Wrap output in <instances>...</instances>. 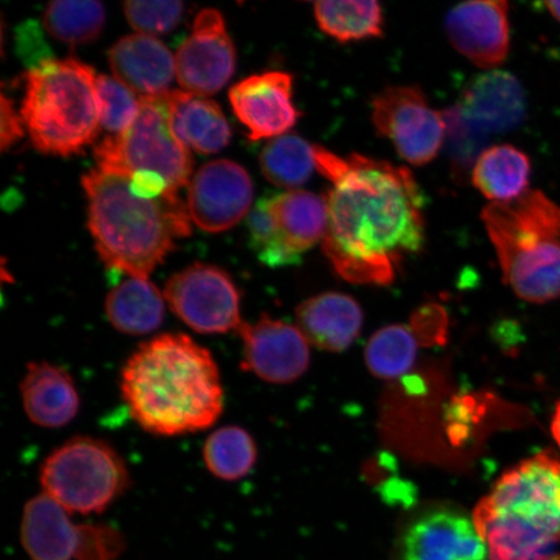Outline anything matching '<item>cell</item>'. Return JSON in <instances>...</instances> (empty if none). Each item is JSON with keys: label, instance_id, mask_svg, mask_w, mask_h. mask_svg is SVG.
<instances>
[{"label": "cell", "instance_id": "6da1fadb", "mask_svg": "<svg viewBox=\"0 0 560 560\" xmlns=\"http://www.w3.org/2000/svg\"><path fill=\"white\" fill-rule=\"evenodd\" d=\"M315 170L330 182L322 247L354 284L388 285L424 244V196L408 167L314 145Z\"/></svg>", "mask_w": 560, "mask_h": 560}, {"label": "cell", "instance_id": "7a4b0ae2", "mask_svg": "<svg viewBox=\"0 0 560 560\" xmlns=\"http://www.w3.org/2000/svg\"><path fill=\"white\" fill-rule=\"evenodd\" d=\"M121 395L140 429L158 436L205 431L223 411L212 353L185 334L159 335L126 361Z\"/></svg>", "mask_w": 560, "mask_h": 560}, {"label": "cell", "instance_id": "3957f363", "mask_svg": "<svg viewBox=\"0 0 560 560\" xmlns=\"http://www.w3.org/2000/svg\"><path fill=\"white\" fill-rule=\"evenodd\" d=\"M89 200L88 225L102 261L129 278L149 279L191 234L187 206L177 194L142 198L132 192L128 174L97 166L82 177Z\"/></svg>", "mask_w": 560, "mask_h": 560}, {"label": "cell", "instance_id": "277c9868", "mask_svg": "<svg viewBox=\"0 0 560 560\" xmlns=\"http://www.w3.org/2000/svg\"><path fill=\"white\" fill-rule=\"evenodd\" d=\"M490 560H552L560 555V458L545 451L503 474L476 506Z\"/></svg>", "mask_w": 560, "mask_h": 560}, {"label": "cell", "instance_id": "5b68a950", "mask_svg": "<svg viewBox=\"0 0 560 560\" xmlns=\"http://www.w3.org/2000/svg\"><path fill=\"white\" fill-rule=\"evenodd\" d=\"M503 279L527 303L560 298V207L541 191L482 210Z\"/></svg>", "mask_w": 560, "mask_h": 560}, {"label": "cell", "instance_id": "8992f818", "mask_svg": "<svg viewBox=\"0 0 560 560\" xmlns=\"http://www.w3.org/2000/svg\"><path fill=\"white\" fill-rule=\"evenodd\" d=\"M20 115L35 150L68 158L100 135L95 70L79 59L48 60L24 75Z\"/></svg>", "mask_w": 560, "mask_h": 560}, {"label": "cell", "instance_id": "52a82bcc", "mask_svg": "<svg viewBox=\"0 0 560 560\" xmlns=\"http://www.w3.org/2000/svg\"><path fill=\"white\" fill-rule=\"evenodd\" d=\"M40 485L70 514H101L130 487V475L114 447L81 436L48 455L40 468Z\"/></svg>", "mask_w": 560, "mask_h": 560}, {"label": "cell", "instance_id": "ba28073f", "mask_svg": "<svg viewBox=\"0 0 560 560\" xmlns=\"http://www.w3.org/2000/svg\"><path fill=\"white\" fill-rule=\"evenodd\" d=\"M95 160L104 170L128 175L155 173L166 180L174 194L191 182V152L174 135L167 93L140 97L135 122L122 135L109 136L97 144Z\"/></svg>", "mask_w": 560, "mask_h": 560}, {"label": "cell", "instance_id": "9c48e42d", "mask_svg": "<svg viewBox=\"0 0 560 560\" xmlns=\"http://www.w3.org/2000/svg\"><path fill=\"white\" fill-rule=\"evenodd\" d=\"M164 298L174 314L196 332L228 334L243 325L241 292L219 266H188L167 280Z\"/></svg>", "mask_w": 560, "mask_h": 560}, {"label": "cell", "instance_id": "30bf717a", "mask_svg": "<svg viewBox=\"0 0 560 560\" xmlns=\"http://www.w3.org/2000/svg\"><path fill=\"white\" fill-rule=\"evenodd\" d=\"M373 122L409 164L431 163L443 149L446 124L416 86H392L375 96Z\"/></svg>", "mask_w": 560, "mask_h": 560}, {"label": "cell", "instance_id": "8fae6325", "mask_svg": "<svg viewBox=\"0 0 560 560\" xmlns=\"http://www.w3.org/2000/svg\"><path fill=\"white\" fill-rule=\"evenodd\" d=\"M175 68L186 93L207 97L225 88L235 73L236 51L220 11L199 12L190 37L175 55Z\"/></svg>", "mask_w": 560, "mask_h": 560}, {"label": "cell", "instance_id": "7c38bea8", "mask_svg": "<svg viewBox=\"0 0 560 560\" xmlns=\"http://www.w3.org/2000/svg\"><path fill=\"white\" fill-rule=\"evenodd\" d=\"M252 200L250 175L230 160L202 165L188 185V214L207 233H222L236 226L254 208Z\"/></svg>", "mask_w": 560, "mask_h": 560}, {"label": "cell", "instance_id": "4fadbf2b", "mask_svg": "<svg viewBox=\"0 0 560 560\" xmlns=\"http://www.w3.org/2000/svg\"><path fill=\"white\" fill-rule=\"evenodd\" d=\"M242 369L266 383L290 384L311 365L310 342L296 325L262 315L255 324L241 326Z\"/></svg>", "mask_w": 560, "mask_h": 560}, {"label": "cell", "instance_id": "5bb4252c", "mask_svg": "<svg viewBox=\"0 0 560 560\" xmlns=\"http://www.w3.org/2000/svg\"><path fill=\"white\" fill-rule=\"evenodd\" d=\"M292 88L291 74L271 70L247 77L230 89L231 107L249 139H275L296 125L300 110L293 103Z\"/></svg>", "mask_w": 560, "mask_h": 560}, {"label": "cell", "instance_id": "9a60e30c", "mask_svg": "<svg viewBox=\"0 0 560 560\" xmlns=\"http://www.w3.org/2000/svg\"><path fill=\"white\" fill-rule=\"evenodd\" d=\"M400 560H490L472 517L459 511H427L402 536Z\"/></svg>", "mask_w": 560, "mask_h": 560}, {"label": "cell", "instance_id": "2e32d148", "mask_svg": "<svg viewBox=\"0 0 560 560\" xmlns=\"http://www.w3.org/2000/svg\"><path fill=\"white\" fill-rule=\"evenodd\" d=\"M446 34L455 50L482 69H494L510 50L509 4L462 3L447 13Z\"/></svg>", "mask_w": 560, "mask_h": 560}, {"label": "cell", "instance_id": "e0dca14e", "mask_svg": "<svg viewBox=\"0 0 560 560\" xmlns=\"http://www.w3.org/2000/svg\"><path fill=\"white\" fill-rule=\"evenodd\" d=\"M70 513L42 493L27 501L21 521V544L32 560H80L88 524H74Z\"/></svg>", "mask_w": 560, "mask_h": 560}, {"label": "cell", "instance_id": "ac0fdd59", "mask_svg": "<svg viewBox=\"0 0 560 560\" xmlns=\"http://www.w3.org/2000/svg\"><path fill=\"white\" fill-rule=\"evenodd\" d=\"M108 61L115 79L140 97H155L170 93L177 74L175 58L163 42L145 34L125 35L108 51Z\"/></svg>", "mask_w": 560, "mask_h": 560}, {"label": "cell", "instance_id": "d6986e66", "mask_svg": "<svg viewBox=\"0 0 560 560\" xmlns=\"http://www.w3.org/2000/svg\"><path fill=\"white\" fill-rule=\"evenodd\" d=\"M458 109L466 120L488 136L505 132L523 120L524 91L513 74L492 70L468 83Z\"/></svg>", "mask_w": 560, "mask_h": 560}, {"label": "cell", "instance_id": "ffe728a7", "mask_svg": "<svg viewBox=\"0 0 560 560\" xmlns=\"http://www.w3.org/2000/svg\"><path fill=\"white\" fill-rule=\"evenodd\" d=\"M20 390L25 415L35 425L59 429L79 415L80 396L72 376L52 363H30Z\"/></svg>", "mask_w": 560, "mask_h": 560}, {"label": "cell", "instance_id": "44dd1931", "mask_svg": "<svg viewBox=\"0 0 560 560\" xmlns=\"http://www.w3.org/2000/svg\"><path fill=\"white\" fill-rule=\"evenodd\" d=\"M363 324L361 306L353 298L326 292L307 299L296 311V326L310 345L339 353L359 338Z\"/></svg>", "mask_w": 560, "mask_h": 560}, {"label": "cell", "instance_id": "7402d4cb", "mask_svg": "<svg viewBox=\"0 0 560 560\" xmlns=\"http://www.w3.org/2000/svg\"><path fill=\"white\" fill-rule=\"evenodd\" d=\"M167 100L174 135L187 150L213 155L230 143V125L214 101L179 90L170 91Z\"/></svg>", "mask_w": 560, "mask_h": 560}, {"label": "cell", "instance_id": "603a6c76", "mask_svg": "<svg viewBox=\"0 0 560 560\" xmlns=\"http://www.w3.org/2000/svg\"><path fill=\"white\" fill-rule=\"evenodd\" d=\"M269 207L285 247L300 260L305 252L324 241L328 222L324 196L291 190L270 195Z\"/></svg>", "mask_w": 560, "mask_h": 560}, {"label": "cell", "instance_id": "cb8c5ba5", "mask_svg": "<svg viewBox=\"0 0 560 560\" xmlns=\"http://www.w3.org/2000/svg\"><path fill=\"white\" fill-rule=\"evenodd\" d=\"M105 315L118 332L150 334L163 325L165 298L150 279L129 278L108 293Z\"/></svg>", "mask_w": 560, "mask_h": 560}, {"label": "cell", "instance_id": "d4e9b609", "mask_svg": "<svg viewBox=\"0 0 560 560\" xmlns=\"http://www.w3.org/2000/svg\"><path fill=\"white\" fill-rule=\"evenodd\" d=\"M472 184L492 202L521 198L529 191L530 161L511 144L489 147L474 166Z\"/></svg>", "mask_w": 560, "mask_h": 560}, {"label": "cell", "instance_id": "484cf974", "mask_svg": "<svg viewBox=\"0 0 560 560\" xmlns=\"http://www.w3.org/2000/svg\"><path fill=\"white\" fill-rule=\"evenodd\" d=\"M314 15L320 31L342 44L383 34L382 7L371 0H326L314 4Z\"/></svg>", "mask_w": 560, "mask_h": 560}, {"label": "cell", "instance_id": "4316f807", "mask_svg": "<svg viewBox=\"0 0 560 560\" xmlns=\"http://www.w3.org/2000/svg\"><path fill=\"white\" fill-rule=\"evenodd\" d=\"M260 166L266 179L278 187L303 186L315 170L314 145L304 138L287 132L271 139L260 153Z\"/></svg>", "mask_w": 560, "mask_h": 560}, {"label": "cell", "instance_id": "83f0119b", "mask_svg": "<svg viewBox=\"0 0 560 560\" xmlns=\"http://www.w3.org/2000/svg\"><path fill=\"white\" fill-rule=\"evenodd\" d=\"M208 471L221 480L235 481L247 476L257 460L254 438L241 427H222L202 447Z\"/></svg>", "mask_w": 560, "mask_h": 560}, {"label": "cell", "instance_id": "f1b7e54d", "mask_svg": "<svg viewBox=\"0 0 560 560\" xmlns=\"http://www.w3.org/2000/svg\"><path fill=\"white\" fill-rule=\"evenodd\" d=\"M419 334L416 326L390 325L371 336L365 361L371 374L381 380H395L415 365Z\"/></svg>", "mask_w": 560, "mask_h": 560}, {"label": "cell", "instance_id": "f546056e", "mask_svg": "<svg viewBox=\"0 0 560 560\" xmlns=\"http://www.w3.org/2000/svg\"><path fill=\"white\" fill-rule=\"evenodd\" d=\"M104 24L105 7L101 2L59 0L48 4L44 15L46 31L72 47L100 38Z\"/></svg>", "mask_w": 560, "mask_h": 560}, {"label": "cell", "instance_id": "4dcf8cb0", "mask_svg": "<svg viewBox=\"0 0 560 560\" xmlns=\"http://www.w3.org/2000/svg\"><path fill=\"white\" fill-rule=\"evenodd\" d=\"M270 195H265L250 209L247 219L249 231V247L269 268H284L301 262L300 258L292 255L280 236L275 219L269 207Z\"/></svg>", "mask_w": 560, "mask_h": 560}, {"label": "cell", "instance_id": "1f68e13d", "mask_svg": "<svg viewBox=\"0 0 560 560\" xmlns=\"http://www.w3.org/2000/svg\"><path fill=\"white\" fill-rule=\"evenodd\" d=\"M446 124L447 153L452 167L458 178L472 173L476 161L485 152L488 135L466 120L458 107L447 109L444 114Z\"/></svg>", "mask_w": 560, "mask_h": 560}, {"label": "cell", "instance_id": "d6a6232c", "mask_svg": "<svg viewBox=\"0 0 560 560\" xmlns=\"http://www.w3.org/2000/svg\"><path fill=\"white\" fill-rule=\"evenodd\" d=\"M96 91L101 102V126L110 137L122 135L135 122L140 97L122 82L101 74L96 77Z\"/></svg>", "mask_w": 560, "mask_h": 560}, {"label": "cell", "instance_id": "836d02e7", "mask_svg": "<svg viewBox=\"0 0 560 560\" xmlns=\"http://www.w3.org/2000/svg\"><path fill=\"white\" fill-rule=\"evenodd\" d=\"M126 19L139 34L156 37L171 33L182 20L185 4L182 2H126L122 5Z\"/></svg>", "mask_w": 560, "mask_h": 560}, {"label": "cell", "instance_id": "e575fe53", "mask_svg": "<svg viewBox=\"0 0 560 560\" xmlns=\"http://www.w3.org/2000/svg\"><path fill=\"white\" fill-rule=\"evenodd\" d=\"M18 52L20 58L30 66V69L38 68L48 60H52L50 50L44 40L39 25L34 21L20 25L18 30Z\"/></svg>", "mask_w": 560, "mask_h": 560}, {"label": "cell", "instance_id": "d590c367", "mask_svg": "<svg viewBox=\"0 0 560 560\" xmlns=\"http://www.w3.org/2000/svg\"><path fill=\"white\" fill-rule=\"evenodd\" d=\"M0 109H2V132H0L2 140H0V145L5 151L24 137L26 129L23 117H21L20 112L15 109V105L5 94H2Z\"/></svg>", "mask_w": 560, "mask_h": 560}, {"label": "cell", "instance_id": "8d00e7d4", "mask_svg": "<svg viewBox=\"0 0 560 560\" xmlns=\"http://www.w3.org/2000/svg\"><path fill=\"white\" fill-rule=\"evenodd\" d=\"M551 435L560 447V401L557 405L555 416L551 419Z\"/></svg>", "mask_w": 560, "mask_h": 560}, {"label": "cell", "instance_id": "74e56055", "mask_svg": "<svg viewBox=\"0 0 560 560\" xmlns=\"http://www.w3.org/2000/svg\"><path fill=\"white\" fill-rule=\"evenodd\" d=\"M545 7L551 13V16L560 23V2H545Z\"/></svg>", "mask_w": 560, "mask_h": 560}, {"label": "cell", "instance_id": "f35d334b", "mask_svg": "<svg viewBox=\"0 0 560 560\" xmlns=\"http://www.w3.org/2000/svg\"><path fill=\"white\" fill-rule=\"evenodd\" d=\"M552 560H560V555L556 559H552Z\"/></svg>", "mask_w": 560, "mask_h": 560}]
</instances>
